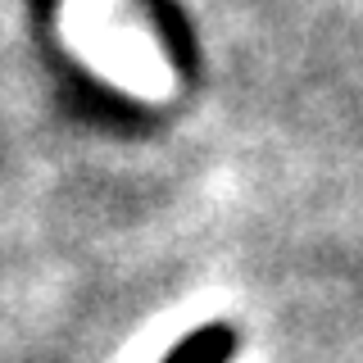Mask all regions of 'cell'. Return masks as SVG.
Returning <instances> with one entry per match:
<instances>
[{
    "instance_id": "1",
    "label": "cell",
    "mask_w": 363,
    "mask_h": 363,
    "mask_svg": "<svg viewBox=\"0 0 363 363\" xmlns=\"http://www.w3.org/2000/svg\"><path fill=\"white\" fill-rule=\"evenodd\" d=\"M236 350H241V332L232 323H204L177 345H168L159 363H232Z\"/></svg>"
}]
</instances>
